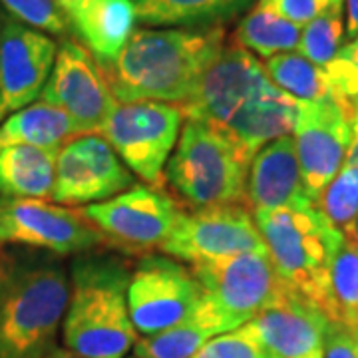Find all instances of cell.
<instances>
[{
  "label": "cell",
  "mask_w": 358,
  "mask_h": 358,
  "mask_svg": "<svg viewBox=\"0 0 358 358\" xmlns=\"http://www.w3.org/2000/svg\"><path fill=\"white\" fill-rule=\"evenodd\" d=\"M70 299L66 268L48 259H0V358H44L56 348Z\"/></svg>",
  "instance_id": "3"
},
{
  "label": "cell",
  "mask_w": 358,
  "mask_h": 358,
  "mask_svg": "<svg viewBox=\"0 0 358 358\" xmlns=\"http://www.w3.org/2000/svg\"><path fill=\"white\" fill-rule=\"evenodd\" d=\"M261 249H265L263 237L257 229L251 209L245 203L195 211L183 209L176 227L159 247L162 253L181 263H189V267Z\"/></svg>",
  "instance_id": "11"
},
{
  "label": "cell",
  "mask_w": 358,
  "mask_h": 358,
  "mask_svg": "<svg viewBox=\"0 0 358 358\" xmlns=\"http://www.w3.org/2000/svg\"><path fill=\"white\" fill-rule=\"evenodd\" d=\"M245 203L251 213L291 205H310L293 136H282L261 148L247 169Z\"/></svg>",
  "instance_id": "18"
},
{
  "label": "cell",
  "mask_w": 358,
  "mask_h": 358,
  "mask_svg": "<svg viewBox=\"0 0 358 358\" xmlns=\"http://www.w3.org/2000/svg\"><path fill=\"white\" fill-rule=\"evenodd\" d=\"M60 6H62V10L68 14V18H70V22H72V18L80 14L86 6H88L92 0H56Z\"/></svg>",
  "instance_id": "36"
},
{
  "label": "cell",
  "mask_w": 358,
  "mask_h": 358,
  "mask_svg": "<svg viewBox=\"0 0 358 358\" xmlns=\"http://www.w3.org/2000/svg\"><path fill=\"white\" fill-rule=\"evenodd\" d=\"M193 358H268L251 322L207 341Z\"/></svg>",
  "instance_id": "31"
},
{
  "label": "cell",
  "mask_w": 358,
  "mask_h": 358,
  "mask_svg": "<svg viewBox=\"0 0 358 358\" xmlns=\"http://www.w3.org/2000/svg\"><path fill=\"white\" fill-rule=\"evenodd\" d=\"M56 54L58 44L50 34L13 16L0 20V122L38 100Z\"/></svg>",
  "instance_id": "15"
},
{
  "label": "cell",
  "mask_w": 358,
  "mask_h": 358,
  "mask_svg": "<svg viewBox=\"0 0 358 358\" xmlns=\"http://www.w3.org/2000/svg\"><path fill=\"white\" fill-rule=\"evenodd\" d=\"M331 322L358 324V247L343 241L331 267Z\"/></svg>",
  "instance_id": "26"
},
{
  "label": "cell",
  "mask_w": 358,
  "mask_h": 358,
  "mask_svg": "<svg viewBox=\"0 0 358 358\" xmlns=\"http://www.w3.org/2000/svg\"><path fill=\"white\" fill-rule=\"evenodd\" d=\"M346 2V36H358V0H345Z\"/></svg>",
  "instance_id": "35"
},
{
  "label": "cell",
  "mask_w": 358,
  "mask_h": 358,
  "mask_svg": "<svg viewBox=\"0 0 358 358\" xmlns=\"http://www.w3.org/2000/svg\"><path fill=\"white\" fill-rule=\"evenodd\" d=\"M136 185L134 173L100 134H82L68 140L56 155L52 201L84 207L100 203Z\"/></svg>",
  "instance_id": "14"
},
{
  "label": "cell",
  "mask_w": 358,
  "mask_h": 358,
  "mask_svg": "<svg viewBox=\"0 0 358 358\" xmlns=\"http://www.w3.org/2000/svg\"><path fill=\"white\" fill-rule=\"evenodd\" d=\"M301 30V26L282 18L267 0H257L233 30V44L267 60L282 52L296 50Z\"/></svg>",
  "instance_id": "24"
},
{
  "label": "cell",
  "mask_w": 358,
  "mask_h": 358,
  "mask_svg": "<svg viewBox=\"0 0 358 358\" xmlns=\"http://www.w3.org/2000/svg\"><path fill=\"white\" fill-rule=\"evenodd\" d=\"M247 169L249 162L221 129L185 117L166 166V187L189 211L245 203Z\"/></svg>",
  "instance_id": "6"
},
{
  "label": "cell",
  "mask_w": 358,
  "mask_h": 358,
  "mask_svg": "<svg viewBox=\"0 0 358 358\" xmlns=\"http://www.w3.org/2000/svg\"><path fill=\"white\" fill-rule=\"evenodd\" d=\"M134 0H92L72 18V28L100 66L114 62L136 32Z\"/></svg>",
  "instance_id": "19"
},
{
  "label": "cell",
  "mask_w": 358,
  "mask_h": 358,
  "mask_svg": "<svg viewBox=\"0 0 358 358\" xmlns=\"http://www.w3.org/2000/svg\"><path fill=\"white\" fill-rule=\"evenodd\" d=\"M345 0H324V4L327 6H334V4H343Z\"/></svg>",
  "instance_id": "40"
},
{
  "label": "cell",
  "mask_w": 358,
  "mask_h": 358,
  "mask_svg": "<svg viewBox=\"0 0 358 358\" xmlns=\"http://www.w3.org/2000/svg\"><path fill=\"white\" fill-rule=\"evenodd\" d=\"M56 155L34 145L0 150V199H50Z\"/></svg>",
  "instance_id": "20"
},
{
  "label": "cell",
  "mask_w": 358,
  "mask_h": 358,
  "mask_svg": "<svg viewBox=\"0 0 358 358\" xmlns=\"http://www.w3.org/2000/svg\"><path fill=\"white\" fill-rule=\"evenodd\" d=\"M201 294L192 267L169 257H145L128 282V313L136 333L150 336L189 319Z\"/></svg>",
  "instance_id": "10"
},
{
  "label": "cell",
  "mask_w": 358,
  "mask_h": 358,
  "mask_svg": "<svg viewBox=\"0 0 358 358\" xmlns=\"http://www.w3.org/2000/svg\"><path fill=\"white\" fill-rule=\"evenodd\" d=\"M203 301L215 308L225 331H235L281 293L287 282L273 265L267 247L192 267Z\"/></svg>",
  "instance_id": "8"
},
{
  "label": "cell",
  "mask_w": 358,
  "mask_h": 358,
  "mask_svg": "<svg viewBox=\"0 0 358 358\" xmlns=\"http://www.w3.org/2000/svg\"><path fill=\"white\" fill-rule=\"evenodd\" d=\"M129 273L117 261L82 259L70 275L62 322L68 350L80 358H124L138 333L128 313Z\"/></svg>",
  "instance_id": "4"
},
{
  "label": "cell",
  "mask_w": 358,
  "mask_h": 358,
  "mask_svg": "<svg viewBox=\"0 0 358 358\" xmlns=\"http://www.w3.org/2000/svg\"><path fill=\"white\" fill-rule=\"evenodd\" d=\"M267 2L282 18L301 28L307 26L313 18H317L324 8H329L324 0H267Z\"/></svg>",
  "instance_id": "33"
},
{
  "label": "cell",
  "mask_w": 358,
  "mask_h": 358,
  "mask_svg": "<svg viewBox=\"0 0 358 358\" xmlns=\"http://www.w3.org/2000/svg\"><path fill=\"white\" fill-rule=\"evenodd\" d=\"M80 211L102 235L103 245L136 255L164 245L183 207L166 189L134 185L106 201L84 205Z\"/></svg>",
  "instance_id": "9"
},
{
  "label": "cell",
  "mask_w": 358,
  "mask_h": 358,
  "mask_svg": "<svg viewBox=\"0 0 358 358\" xmlns=\"http://www.w3.org/2000/svg\"><path fill=\"white\" fill-rule=\"evenodd\" d=\"M183 110L178 103H117L100 136L129 171L150 187L166 189V166L176 150Z\"/></svg>",
  "instance_id": "7"
},
{
  "label": "cell",
  "mask_w": 358,
  "mask_h": 358,
  "mask_svg": "<svg viewBox=\"0 0 358 358\" xmlns=\"http://www.w3.org/2000/svg\"><path fill=\"white\" fill-rule=\"evenodd\" d=\"M257 229L281 279L319 307L331 310V267L345 241L319 207L291 205L253 213Z\"/></svg>",
  "instance_id": "5"
},
{
  "label": "cell",
  "mask_w": 358,
  "mask_h": 358,
  "mask_svg": "<svg viewBox=\"0 0 358 358\" xmlns=\"http://www.w3.org/2000/svg\"><path fill=\"white\" fill-rule=\"evenodd\" d=\"M74 122L50 103L36 100L0 122V150L10 145H34L60 152L66 141L76 138Z\"/></svg>",
  "instance_id": "21"
},
{
  "label": "cell",
  "mask_w": 358,
  "mask_h": 358,
  "mask_svg": "<svg viewBox=\"0 0 358 358\" xmlns=\"http://www.w3.org/2000/svg\"><path fill=\"white\" fill-rule=\"evenodd\" d=\"M249 322L268 358H303L320 350L331 324L319 307L289 285Z\"/></svg>",
  "instance_id": "17"
},
{
  "label": "cell",
  "mask_w": 358,
  "mask_h": 358,
  "mask_svg": "<svg viewBox=\"0 0 358 358\" xmlns=\"http://www.w3.org/2000/svg\"><path fill=\"white\" fill-rule=\"evenodd\" d=\"M40 100L62 110L74 122L78 136L100 134L117 106L102 66L84 44L74 38H66L58 48Z\"/></svg>",
  "instance_id": "12"
},
{
  "label": "cell",
  "mask_w": 358,
  "mask_h": 358,
  "mask_svg": "<svg viewBox=\"0 0 358 358\" xmlns=\"http://www.w3.org/2000/svg\"><path fill=\"white\" fill-rule=\"evenodd\" d=\"M255 0H134L138 22L145 26L205 28L221 26Z\"/></svg>",
  "instance_id": "23"
},
{
  "label": "cell",
  "mask_w": 358,
  "mask_h": 358,
  "mask_svg": "<svg viewBox=\"0 0 358 358\" xmlns=\"http://www.w3.org/2000/svg\"><path fill=\"white\" fill-rule=\"evenodd\" d=\"M324 358H358V324L331 322L324 346Z\"/></svg>",
  "instance_id": "32"
},
{
  "label": "cell",
  "mask_w": 358,
  "mask_h": 358,
  "mask_svg": "<svg viewBox=\"0 0 358 358\" xmlns=\"http://www.w3.org/2000/svg\"><path fill=\"white\" fill-rule=\"evenodd\" d=\"M343 235H345L346 241H350V243H355L358 247V217L343 229Z\"/></svg>",
  "instance_id": "37"
},
{
  "label": "cell",
  "mask_w": 358,
  "mask_h": 358,
  "mask_svg": "<svg viewBox=\"0 0 358 358\" xmlns=\"http://www.w3.org/2000/svg\"><path fill=\"white\" fill-rule=\"evenodd\" d=\"M350 136V115L333 98L299 102L293 140L303 183L315 205L345 166Z\"/></svg>",
  "instance_id": "16"
},
{
  "label": "cell",
  "mask_w": 358,
  "mask_h": 358,
  "mask_svg": "<svg viewBox=\"0 0 358 358\" xmlns=\"http://www.w3.org/2000/svg\"><path fill=\"white\" fill-rule=\"evenodd\" d=\"M181 110L185 117L221 129L251 164L261 148L293 136L299 100L271 82L255 54L231 42L207 68Z\"/></svg>",
  "instance_id": "1"
},
{
  "label": "cell",
  "mask_w": 358,
  "mask_h": 358,
  "mask_svg": "<svg viewBox=\"0 0 358 358\" xmlns=\"http://www.w3.org/2000/svg\"><path fill=\"white\" fill-rule=\"evenodd\" d=\"M350 129H352V136H350V145L346 152L345 166H358V106L350 114Z\"/></svg>",
  "instance_id": "34"
},
{
  "label": "cell",
  "mask_w": 358,
  "mask_h": 358,
  "mask_svg": "<svg viewBox=\"0 0 358 358\" xmlns=\"http://www.w3.org/2000/svg\"><path fill=\"white\" fill-rule=\"evenodd\" d=\"M265 72L271 82L299 102H315L331 98L327 74L296 50L282 52L265 60Z\"/></svg>",
  "instance_id": "25"
},
{
  "label": "cell",
  "mask_w": 358,
  "mask_h": 358,
  "mask_svg": "<svg viewBox=\"0 0 358 358\" xmlns=\"http://www.w3.org/2000/svg\"><path fill=\"white\" fill-rule=\"evenodd\" d=\"M223 333H227L223 320L201 294V301L189 319L136 341L134 358H193L207 341Z\"/></svg>",
  "instance_id": "22"
},
{
  "label": "cell",
  "mask_w": 358,
  "mask_h": 358,
  "mask_svg": "<svg viewBox=\"0 0 358 358\" xmlns=\"http://www.w3.org/2000/svg\"><path fill=\"white\" fill-rule=\"evenodd\" d=\"M317 207L336 229H345L358 217V166H343L322 189Z\"/></svg>",
  "instance_id": "28"
},
{
  "label": "cell",
  "mask_w": 358,
  "mask_h": 358,
  "mask_svg": "<svg viewBox=\"0 0 358 358\" xmlns=\"http://www.w3.org/2000/svg\"><path fill=\"white\" fill-rule=\"evenodd\" d=\"M322 70L327 74L331 98L350 115L358 106V36L343 44Z\"/></svg>",
  "instance_id": "29"
},
{
  "label": "cell",
  "mask_w": 358,
  "mask_h": 358,
  "mask_svg": "<svg viewBox=\"0 0 358 358\" xmlns=\"http://www.w3.org/2000/svg\"><path fill=\"white\" fill-rule=\"evenodd\" d=\"M0 245L72 255L103 245V239L80 207L44 199H0Z\"/></svg>",
  "instance_id": "13"
},
{
  "label": "cell",
  "mask_w": 358,
  "mask_h": 358,
  "mask_svg": "<svg viewBox=\"0 0 358 358\" xmlns=\"http://www.w3.org/2000/svg\"><path fill=\"white\" fill-rule=\"evenodd\" d=\"M345 34L346 24L343 4H334L324 8L307 26H303L296 52L303 54L313 64L324 68L336 56V52L343 48Z\"/></svg>",
  "instance_id": "27"
},
{
  "label": "cell",
  "mask_w": 358,
  "mask_h": 358,
  "mask_svg": "<svg viewBox=\"0 0 358 358\" xmlns=\"http://www.w3.org/2000/svg\"><path fill=\"white\" fill-rule=\"evenodd\" d=\"M303 358H324L322 357V348H320V350H315V352H310V355H307V357Z\"/></svg>",
  "instance_id": "39"
},
{
  "label": "cell",
  "mask_w": 358,
  "mask_h": 358,
  "mask_svg": "<svg viewBox=\"0 0 358 358\" xmlns=\"http://www.w3.org/2000/svg\"><path fill=\"white\" fill-rule=\"evenodd\" d=\"M227 44L225 26L140 28L103 76L117 103H185Z\"/></svg>",
  "instance_id": "2"
},
{
  "label": "cell",
  "mask_w": 358,
  "mask_h": 358,
  "mask_svg": "<svg viewBox=\"0 0 358 358\" xmlns=\"http://www.w3.org/2000/svg\"><path fill=\"white\" fill-rule=\"evenodd\" d=\"M44 358H80V357L74 355L72 350H68V348H52L50 352H48Z\"/></svg>",
  "instance_id": "38"
},
{
  "label": "cell",
  "mask_w": 358,
  "mask_h": 358,
  "mask_svg": "<svg viewBox=\"0 0 358 358\" xmlns=\"http://www.w3.org/2000/svg\"><path fill=\"white\" fill-rule=\"evenodd\" d=\"M0 4L18 22L50 36H66L72 30L68 14L56 0H0Z\"/></svg>",
  "instance_id": "30"
}]
</instances>
